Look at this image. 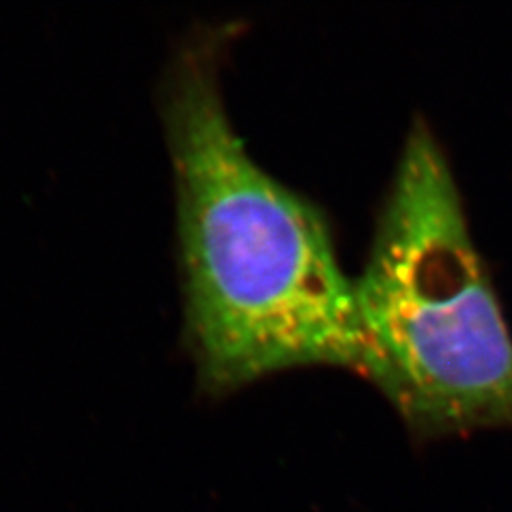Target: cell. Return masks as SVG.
Segmentation results:
<instances>
[{"label": "cell", "instance_id": "2", "mask_svg": "<svg viewBox=\"0 0 512 512\" xmlns=\"http://www.w3.org/2000/svg\"><path fill=\"white\" fill-rule=\"evenodd\" d=\"M353 281L363 378L418 439L512 431L511 330L448 158L421 118Z\"/></svg>", "mask_w": 512, "mask_h": 512}, {"label": "cell", "instance_id": "1", "mask_svg": "<svg viewBox=\"0 0 512 512\" xmlns=\"http://www.w3.org/2000/svg\"><path fill=\"white\" fill-rule=\"evenodd\" d=\"M236 25L192 31L164 86L183 277L184 344L209 395L302 366L363 378L355 281L323 211L247 152L220 71Z\"/></svg>", "mask_w": 512, "mask_h": 512}]
</instances>
